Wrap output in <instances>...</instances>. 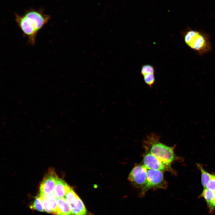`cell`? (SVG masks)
Returning <instances> with one entry per match:
<instances>
[{
    "label": "cell",
    "instance_id": "1",
    "mask_svg": "<svg viewBox=\"0 0 215 215\" xmlns=\"http://www.w3.org/2000/svg\"><path fill=\"white\" fill-rule=\"evenodd\" d=\"M50 15L42 10L31 9L22 15L15 14V20L24 36L27 37L29 44L34 45L38 32L50 20Z\"/></svg>",
    "mask_w": 215,
    "mask_h": 215
},
{
    "label": "cell",
    "instance_id": "2",
    "mask_svg": "<svg viewBox=\"0 0 215 215\" xmlns=\"http://www.w3.org/2000/svg\"><path fill=\"white\" fill-rule=\"evenodd\" d=\"M160 136L152 133L147 136L143 142L146 150L157 158L169 163L177 160L179 157L174 152V147L168 146L159 141Z\"/></svg>",
    "mask_w": 215,
    "mask_h": 215
},
{
    "label": "cell",
    "instance_id": "3",
    "mask_svg": "<svg viewBox=\"0 0 215 215\" xmlns=\"http://www.w3.org/2000/svg\"><path fill=\"white\" fill-rule=\"evenodd\" d=\"M181 34L186 45L199 55H202L212 50L210 36L205 32L188 27L182 31Z\"/></svg>",
    "mask_w": 215,
    "mask_h": 215
},
{
    "label": "cell",
    "instance_id": "4",
    "mask_svg": "<svg viewBox=\"0 0 215 215\" xmlns=\"http://www.w3.org/2000/svg\"><path fill=\"white\" fill-rule=\"evenodd\" d=\"M163 172L157 170L148 169L145 183L141 188L142 196L150 189H165L167 188L168 183L164 178Z\"/></svg>",
    "mask_w": 215,
    "mask_h": 215
},
{
    "label": "cell",
    "instance_id": "5",
    "mask_svg": "<svg viewBox=\"0 0 215 215\" xmlns=\"http://www.w3.org/2000/svg\"><path fill=\"white\" fill-rule=\"evenodd\" d=\"M143 165L148 169H151L163 172L168 171L175 174V172L167 163L156 157L151 153L145 152L143 156Z\"/></svg>",
    "mask_w": 215,
    "mask_h": 215
},
{
    "label": "cell",
    "instance_id": "6",
    "mask_svg": "<svg viewBox=\"0 0 215 215\" xmlns=\"http://www.w3.org/2000/svg\"><path fill=\"white\" fill-rule=\"evenodd\" d=\"M58 178L55 170L52 168H50L40 184L39 195H49L53 194Z\"/></svg>",
    "mask_w": 215,
    "mask_h": 215
},
{
    "label": "cell",
    "instance_id": "7",
    "mask_svg": "<svg viewBox=\"0 0 215 215\" xmlns=\"http://www.w3.org/2000/svg\"><path fill=\"white\" fill-rule=\"evenodd\" d=\"M147 171L143 165H136L129 174L128 180L134 186L142 188L145 183Z\"/></svg>",
    "mask_w": 215,
    "mask_h": 215
},
{
    "label": "cell",
    "instance_id": "8",
    "mask_svg": "<svg viewBox=\"0 0 215 215\" xmlns=\"http://www.w3.org/2000/svg\"><path fill=\"white\" fill-rule=\"evenodd\" d=\"M58 210L55 215H73L72 207L64 197L57 198Z\"/></svg>",
    "mask_w": 215,
    "mask_h": 215
},
{
    "label": "cell",
    "instance_id": "9",
    "mask_svg": "<svg viewBox=\"0 0 215 215\" xmlns=\"http://www.w3.org/2000/svg\"><path fill=\"white\" fill-rule=\"evenodd\" d=\"M70 188L64 180L58 178L54 188L53 194L56 198H63Z\"/></svg>",
    "mask_w": 215,
    "mask_h": 215
},
{
    "label": "cell",
    "instance_id": "10",
    "mask_svg": "<svg viewBox=\"0 0 215 215\" xmlns=\"http://www.w3.org/2000/svg\"><path fill=\"white\" fill-rule=\"evenodd\" d=\"M201 196L205 199L211 211L214 208L213 203L215 200V194L214 191L206 188H204Z\"/></svg>",
    "mask_w": 215,
    "mask_h": 215
},
{
    "label": "cell",
    "instance_id": "11",
    "mask_svg": "<svg viewBox=\"0 0 215 215\" xmlns=\"http://www.w3.org/2000/svg\"><path fill=\"white\" fill-rule=\"evenodd\" d=\"M71 205L73 215H86V209L82 201L79 196L76 202Z\"/></svg>",
    "mask_w": 215,
    "mask_h": 215
},
{
    "label": "cell",
    "instance_id": "12",
    "mask_svg": "<svg viewBox=\"0 0 215 215\" xmlns=\"http://www.w3.org/2000/svg\"><path fill=\"white\" fill-rule=\"evenodd\" d=\"M39 195L43 196L46 199L53 213L56 215L57 211L58 206L57 198L53 194L49 195Z\"/></svg>",
    "mask_w": 215,
    "mask_h": 215
},
{
    "label": "cell",
    "instance_id": "13",
    "mask_svg": "<svg viewBox=\"0 0 215 215\" xmlns=\"http://www.w3.org/2000/svg\"><path fill=\"white\" fill-rule=\"evenodd\" d=\"M197 165L201 172V182L202 185L204 188H205L207 184L211 179L212 174L209 173L205 171L200 165L198 164Z\"/></svg>",
    "mask_w": 215,
    "mask_h": 215
},
{
    "label": "cell",
    "instance_id": "14",
    "mask_svg": "<svg viewBox=\"0 0 215 215\" xmlns=\"http://www.w3.org/2000/svg\"><path fill=\"white\" fill-rule=\"evenodd\" d=\"M78 196L71 188L66 193L65 198L69 203L72 205L74 204L76 202Z\"/></svg>",
    "mask_w": 215,
    "mask_h": 215
},
{
    "label": "cell",
    "instance_id": "15",
    "mask_svg": "<svg viewBox=\"0 0 215 215\" xmlns=\"http://www.w3.org/2000/svg\"><path fill=\"white\" fill-rule=\"evenodd\" d=\"M155 73L154 67L150 64L142 65L141 67L140 73L143 76L148 74H154Z\"/></svg>",
    "mask_w": 215,
    "mask_h": 215
},
{
    "label": "cell",
    "instance_id": "16",
    "mask_svg": "<svg viewBox=\"0 0 215 215\" xmlns=\"http://www.w3.org/2000/svg\"><path fill=\"white\" fill-rule=\"evenodd\" d=\"M30 207L32 209L35 210L43 212L44 211L39 196L36 198L33 203Z\"/></svg>",
    "mask_w": 215,
    "mask_h": 215
},
{
    "label": "cell",
    "instance_id": "17",
    "mask_svg": "<svg viewBox=\"0 0 215 215\" xmlns=\"http://www.w3.org/2000/svg\"><path fill=\"white\" fill-rule=\"evenodd\" d=\"M144 82L150 88H151L155 81L154 74H148L142 76Z\"/></svg>",
    "mask_w": 215,
    "mask_h": 215
},
{
    "label": "cell",
    "instance_id": "18",
    "mask_svg": "<svg viewBox=\"0 0 215 215\" xmlns=\"http://www.w3.org/2000/svg\"><path fill=\"white\" fill-rule=\"evenodd\" d=\"M40 196L42 201V205L44 211L47 213H52V211L51 208L47 199L43 196Z\"/></svg>",
    "mask_w": 215,
    "mask_h": 215
},
{
    "label": "cell",
    "instance_id": "19",
    "mask_svg": "<svg viewBox=\"0 0 215 215\" xmlns=\"http://www.w3.org/2000/svg\"><path fill=\"white\" fill-rule=\"evenodd\" d=\"M205 188L213 191H215V176L211 175V179L207 184Z\"/></svg>",
    "mask_w": 215,
    "mask_h": 215
},
{
    "label": "cell",
    "instance_id": "20",
    "mask_svg": "<svg viewBox=\"0 0 215 215\" xmlns=\"http://www.w3.org/2000/svg\"><path fill=\"white\" fill-rule=\"evenodd\" d=\"M213 205L214 207V208H215V200H214V203H213Z\"/></svg>",
    "mask_w": 215,
    "mask_h": 215
},
{
    "label": "cell",
    "instance_id": "21",
    "mask_svg": "<svg viewBox=\"0 0 215 215\" xmlns=\"http://www.w3.org/2000/svg\"><path fill=\"white\" fill-rule=\"evenodd\" d=\"M214 192L215 194V191H214Z\"/></svg>",
    "mask_w": 215,
    "mask_h": 215
}]
</instances>
